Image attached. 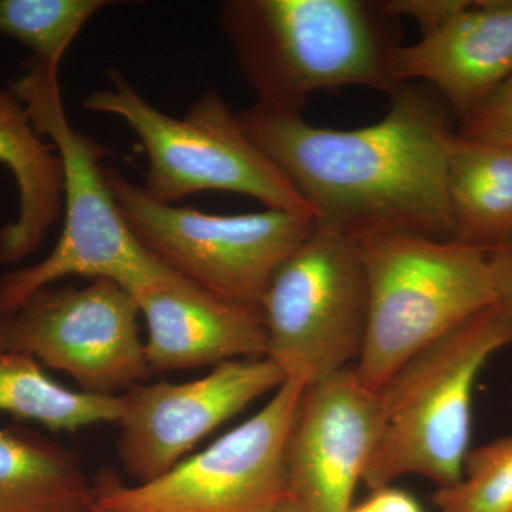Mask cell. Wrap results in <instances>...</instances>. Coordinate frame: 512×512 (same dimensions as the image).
I'll return each instance as SVG.
<instances>
[{"label": "cell", "instance_id": "1", "mask_svg": "<svg viewBox=\"0 0 512 512\" xmlns=\"http://www.w3.org/2000/svg\"><path fill=\"white\" fill-rule=\"evenodd\" d=\"M237 114L319 224L355 239L400 232L453 241L447 158L456 130L450 107L426 84H400L382 120L353 130L256 104Z\"/></svg>", "mask_w": 512, "mask_h": 512}, {"label": "cell", "instance_id": "2", "mask_svg": "<svg viewBox=\"0 0 512 512\" xmlns=\"http://www.w3.org/2000/svg\"><path fill=\"white\" fill-rule=\"evenodd\" d=\"M221 28L256 106L301 113L311 94L348 86L392 93L399 23L383 2L227 0Z\"/></svg>", "mask_w": 512, "mask_h": 512}, {"label": "cell", "instance_id": "3", "mask_svg": "<svg viewBox=\"0 0 512 512\" xmlns=\"http://www.w3.org/2000/svg\"><path fill=\"white\" fill-rule=\"evenodd\" d=\"M10 87L37 133L49 138L62 160L64 221L55 248L43 261L0 276V318L67 276L110 279L136 295L168 274L170 269L141 247L121 217L101 167L107 151L70 123L59 70L30 57Z\"/></svg>", "mask_w": 512, "mask_h": 512}, {"label": "cell", "instance_id": "4", "mask_svg": "<svg viewBox=\"0 0 512 512\" xmlns=\"http://www.w3.org/2000/svg\"><path fill=\"white\" fill-rule=\"evenodd\" d=\"M512 346V311L493 303L404 363L380 390L386 423L363 483L406 476L456 484L470 451L474 387L485 363Z\"/></svg>", "mask_w": 512, "mask_h": 512}, {"label": "cell", "instance_id": "5", "mask_svg": "<svg viewBox=\"0 0 512 512\" xmlns=\"http://www.w3.org/2000/svg\"><path fill=\"white\" fill-rule=\"evenodd\" d=\"M369 286L365 345L355 369L380 392L414 355L495 303L488 256L420 235L357 238Z\"/></svg>", "mask_w": 512, "mask_h": 512}, {"label": "cell", "instance_id": "6", "mask_svg": "<svg viewBox=\"0 0 512 512\" xmlns=\"http://www.w3.org/2000/svg\"><path fill=\"white\" fill-rule=\"evenodd\" d=\"M109 77L113 87L90 93L84 109L117 117L136 134L148 157L143 188L151 198L175 205L197 192L227 191L271 210L312 214L218 90H205L180 119L148 103L123 74L113 70Z\"/></svg>", "mask_w": 512, "mask_h": 512}, {"label": "cell", "instance_id": "7", "mask_svg": "<svg viewBox=\"0 0 512 512\" xmlns=\"http://www.w3.org/2000/svg\"><path fill=\"white\" fill-rule=\"evenodd\" d=\"M106 180L121 217L141 247L175 274L215 295L261 306L272 276L315 229L309 212L207 214L163 204L119 170Z\"/></svg>", "mask_w": 512, "mask_h": 512}, {"label": "cell", "instance_id": "8", "mask_svg": "<svg viewBox=\"0 0 512 512\" xmlns=\"http://www.w3.org/2000/svg\"><path fill=\"white\" fill-rule=\"evenodd\" d=\"M266 357L306 387L352 367L365 345L369 286L355 238L319 224L276 269L261 302Z\"/></svg>", "mask_w": 512, "mask_h": 512}, {"label": "cell", "instance_id": "9", "mask_svg": "<svg viewBox=\"0 0 512 512\" xmlns=\"http://www.w3.org/2000/svg\"><path fill=\"white\" fill-rule=\"evenodd\" d=\"M306 386L288 379L251 419L156 480L94 483L103 512H275L288 500L286 446Z\"/></svg>", "mask_w": 512, "mask_h": 512}, {"label": "cell", "instance_id": "10", "mask_svg": "<svg viewBox=\"0 0 512 512\" xmlns=\"http://www.w3.org/2000/svg\"><path fill=\"white\" fill-rule=\"evenodd\" d=\"M136 299L110 279L84 288L46 286L0 318V350L59 370L82 392L117 396L153 373Z\"/></svg>", "mask_w": 512, "mask_h": 512}, {"label": "cell", "instance_id": "11", "mask_svg": "<svg viewBox=\"0 0 512 512\" xmlns=\"http://www.w3.org/2000/svg\"><path fill=\"white\" fill-rule=\"evenodd\" d=\"M286 382L264 359L232 360L185 383L138 384L123 396L119 458L137 484L156 480L208 434Z\"/></svg>", "mask_w": 512, "mask_h": 512}, {"label": "cell", "instance_id": "12", "mask_svg": "<svg viewBox=\"0 0 512 512\" xmlns=\"http://www.w3.org/2000/svg\"><path fill=\"white\" fill-rule=\"evenodd\" d=\"M382 393L355 369L306 387L286 446L288 497L301 512H349L382 437Z\"/></svg>", "mask_w": 512, "mask_h": 512}, {"label": "cell", "instance_id": "13", "mask_svg": "<svg viewBox=\"0 0 512 512\" xmlns=\"http://www.w3.org/2000/svg\"><path fill=\"white\" fill-rule=\"evenodd\" d=\"M133 298L147 322L144 346L153 372L266 357L261 306L229 301L173 271Z\"/></svg>", "mask_w": 512, "mask_h": 512}, {"label": "cell", "instance_id": "14", "mask_svg": "<svg viewBox=\"0 0 512 512\" xmlns=\"http://www.w3.org/2000/svg\"><path fill=\"white\" fill-rule=\"evenodd\" d=\"M397 83H423L464 120L512 74V0L470 2L446 25L393 52Z\"/></svg>", "mask_w": 512, "mask_h": 512}, {"label": "cell", "instance_id": "15", "mask_svg": "<svg viewBox=\"0 0 512 512\" xmlns=\"http://www.w3.org/2000/svg\"><path fill=\"white\" fill-rule=\"evenodd\" d=\"M0 164L19 194L18 215L0 229V264L35 254L63 214V164L55 146L37 133L12 87L0 86Z\"/></svg>", "mask_w": 512, "mask_h": 512}, {"label": "cell", "instance_id": "16", "mask_svg": "<svg viewBox=\"0 0 512 512\" xmlns=\"http://www.w3.org/2000/svg\"><path fill=\"white\" fill-rule=\"evenodd\" d=\"M447 190L453 242L484 254L512 247V147L454 133Z\"/></svg>", "mask_w": 512, "mask_h": 512}, {"label": "cell", "instance_id": "17", "mask_svg": "<svg viewBox=\"0 0 512 512\" xmlns=\"http://www.w3.org/2000/svg\"><path fill=\"white\" fill-rule=\"evenodd\" d=\"M82 464L66 448L23 430H0V512H94Z\"/></svg>", "mask_w": 512, "mask_h": 512}, {"label": "cell", "instance_id": "18", "mask_svg": "<svg viewBox=\"0 0 512 512\" xmlns=\"http://www.w3.org/2000/svg\"><path fill=\"white\" fill-rule=\"evenodd\" d=\"M123 412V396L67 389L50 379L33 357L0 350V413L52 431H76L120 423Z\"/></svg>", "mask_w": 512, "mask_h": 512}, {"label": "cell", "instance_id": "19", "mask_svg": "<svg viewBox=\"0 0 512 512\" xmlns=\"http://www.w3.org/2000/svg\"><path fill=\"white\" fill-rule=\"evenodd\" d=\"M111 0H0V36L22 43L32 57L59 70L86 23Z\"/></svg>", "mask_w": 512, "mask_h": 512}, {"label": "cell", "instance_id": "20", "mask_svg": "<svg viewBox=\"0 0 512 512\" xmlns=\"http://www.w3.org/2000/svg\"><path fill=\"white\" fill-rule=\"evenodd\" d=\"M433 501L439 512H512V434L470 448L460 480Z\"/></svg>", "mask_w": 512, "mask_h": 512}, {"label": "cell", "instance_id": "21", "mask_svg": "<svg viewBox=\"0 0 512 512\" xmlns=\"http://www.w3.org/2000/svg\"><path fill=\"white\" fill-rule=\"evenodd\" d=\"M457 133L468 140L512 147V74L460 121Z\"/></svg>", "mask_w": 512, "mask_h": 512}, {"label": "cell", "instance_id": "22", "mask_svg": "<svg viewBox=\"0 0 512 512\" xmlns=\"http://www.w3.org/2000/svg\"><path fill=\"white\" fill-rule=\"evenodd\" d=\"M384 8L396 18L409 16L417 23L421 36L429 35L434 30L446 25L461 10L466 9L468 0H387Z\"/></svg>", "mask_w": 512, "mask_h": 512}, {"label": "cell", "instance_id": "23", "mask_svg": "<svg viewBox=\"0 0 512 512\" xmlns=\"http://www.w3.org/2000/svg\"><path fill=\"white\" fill-rule=\"evenodd\" d=\"M349 512H424L416 498L399 488H377L366 501L353 505Z\"/></svg>", "mask_w": 512, "mask_h": 512}, {"label": "cell", "instance_id": "24", "mask_svg": "<svg viewBox=\"0 0 512 512\" xmlns=\"http://www.w3.org/2000/svg\"><path fill=\"white\" fill-rule=\"evenodd\" d=\"M495 289V303L512 311V247L488 254Z\"/></svg>", "mask_w": 512, "mask_h": 512}, {"label": "cell", "instance_id": "25", "mask_svg": "<svg viewBox=\"0 0 512 512\" xmlns=\"http://www.w3.org/2000/svg\"><path fill=\"white\" fill-rule=\"evenodd\" d=\"M275 512H301L296 508V505L292 503L291 500H286L284 504L281 505V507L278 508Z\"/></svg>", "mask_w": 512, "mask_h": 512}, {"label": "cell", "instance_id": "26", "mask_svg": "<svg viewBox=\"0 0 512 512\" xmlns=\"http://www.w3.org/2000/svg\"><path fill=\"white\" fill-rule=\"evenodd\" d=\"M94 512H103V511H100L99 508L96 507V510H94Z\"/></svg>", "mask_w": 512, "mask_h": 512}]
</instances>
